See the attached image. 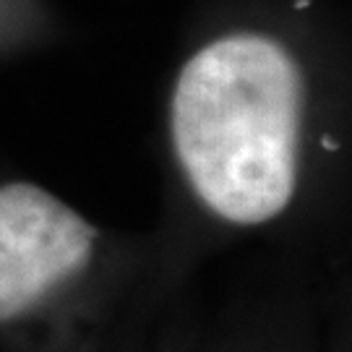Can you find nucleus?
<instances>
[{
  "label": "nucleus",
  "instance_id": "nucleus-1",
  "mask_svg": "<svg viewBox=\"0 0 352 352\" xmlns=\"http://www.w3.org/2000/svg\"><path fill=\"white\" fill-rule=\"evenodd\" d=\"M302 74L279 42L230 34L199 50L173 91V144L193 190L235 225L287 209L298 186Z\"/></svg>",
  "mask_w": 352,
  "mask_h": 352
},
{
  "label": "nucleus",
  "instance_id": "nucleus-2",
  "mask_svg": "<svg viewBox=\"0 0 352 352\" xmlns=\"http://www.w3.org/2000/svg\"><path fill=\"white\" fill-rule=\"evenodd\" d=\"M94 251V227L32 183L0 186V321L29 314L78 274Z\"/></svg>",
  "mask_w": 352,
  "mask_h": 352
}]
</instances>
